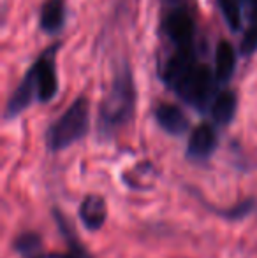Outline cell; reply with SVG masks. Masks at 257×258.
Here are the masks:
<instances>
[{
  "label": "cell",
  "mask_w": 257,
  "mask_h": 258,
  "mask_svg": "<svg viewBox=\"0 0 257 258\" xmlns=\"http://www.w3.org/2000/svg\"><path fill=\"white\" fill-rule=\"evenodd\" d=\"M187 190H189V194L192 195L195 201L204 207L206 211L213 213L215 216H219L220 220H224V221H241V220L248 218L250 214H254L257 211V197H245V199L238 201L236 204H233V206L217 207L215 204H210V202L202 197V194L197 190V188L187 186Z\"/></svg>",
  "instance_id": "cell-8"
},
{
  "label": "cell",
  "mask_w": 257,
  "mask_h": 258,
  "mask_svg": "<svg viewBox=\"0 0 257 258\" xmlns=\"http://www.w3.org/2000/svg\"><path fill=\"white\" fill-rule=\"evenodd\" d=\"M217 146H219V136H217L215 126L210 123H201L190 132L185 156L190 162L204 163L213 156Z\"/></svg>",
  "instance_id": "cell-7"
},
{
  "label": "cell",
  "mask_w": 257,
  "mask_h": 258,
  "mask_svg": "<svg viewBox=\"0 0 257 258\" xmlns=\"http://www.w3.org/2000/svg\"><path fill=\"white\" fill-rule=\"evenodd\" d=\"M155 121L166 134L173 137H180L187 134L190 126L189 118L183 114L182 109L173 104H159L155 109Z\"/></svg>",
  "instance_id": "cell-10"
},
{
  "label": "cell",
  "mask_w": 257,
  "mask_h": 258,
  "mask_svg": "<svg viewBox=\"0 0 257 258\" xmlns=\"http://www.w3.org/2000/svg\"><path fill=\"white\" fill-rule=\"evenodd\" d=\"M78 218L85 230L99 232L108 220V202L99 194H86L78 207Z\"/></svg>",
  "instance_id": "cell-9"
},
{
  "label": "cell",
  "mask_w": 257,
  "mask_h": 258,
  "mask_svg": "<svg viewBox=\"0 0 257 258\" xmlns=\"http://www.w3.org/2000/svg\"><path fill=\"white\" fill-rule=\"evenodd\" d=\"M90 128V104L85 97H79L65 109L59 119L46 130V146L52 153L67 150L69 146L81 141Z\"/></svg>",
  "instance_id": "cell-2"
},
{
  "label": "cell",
  "mask_w": 257,
  "mask_h": 258,
  "mask_svg": "<svg viewBox=\"0 0 257 258\" xmlns=\"http://www.w3.org/2000/svg\"><path fill=\"white\" fill-rule=\"evenodd\" d=\"M215 74H212L206 65L195 61L171 88L183 102L204 111L206 107L210 109L215 99Z\"/></svg>",
  "instance_id": "cell-3"
},
{
  "label": "cell",
  "mask_w": 257,
  "mask_h": 258,
  "mask_svg": "<svg viewBox=\"0 0 257 258\" xmlns=\"http://www.w3.org/2000/svg\"><path fill=\"white\" fill-rule=\"evenodd\" d=\"M13 251L21 258L37 255L42 251V237L37 232H21L13 241Z\"/></svg>",
  "instance_id": "cell-15"
},
{
  "label": "cell",
  "mask_w": 257,
  "mask_h": 258,
  "mask_svg": "<svg viewBox=\"0 0 257 258\" xmlns=\"http://www.w3.org/2000/svg\"><path fill=\"white\" fill-rule=\"evenodd\" d=\"M257 48V14L248 20V27L243 32V39H241V53L247 54L254 53Z\"/></svg>",
  "instance_id": "cell-16"
},
{
  "label": "cell",
  "mask_w": 257,
  "mask_h": 258,
  "mask_svg": "<svg viewBox=\"0 0 257 258\" xmlns=\"http://www.w3.org/2000/svg\"><path fill=\"white\" fill-rule=\"evenodd\" d=\"M219 2L224 20L233 30H238L243 25L245 11H250L248 20L257 14V0H219Z\"/></svg>",
  "instance_id": "cell-12"
},
{
  "label": "cell",
  "mask_w": 257,
  "mask_h": 258,
  "mask_svg": "<svg viewBox=\"0 0 257 258\" xmlns=\"http://www.w3.org/2000/svg\"><path fill=\"white\" fill-rule=\"evenodd\" d=\"M234 67H236V51L227 41H220L215 49V72H213L217 81H229Z\"/></svg>",
  "instance_id": "cell-13"
},
{
  "label": "cell",
  "mask_w": 257,
  "mask_h": 258,
  "mask_svg": "<svg viewBox=\"0 0 257 258\" xmlns=\"http://www.w3.org/2000/svg\"><path fill=\"white\" fill-rule=\"evenodd\" d=\"M162 32L176 49L192 48L195 35V21L192 14L183 7L173 9L162 21Z\"/></svg>",
  "instance_id": "cell-5"
},
{
  "label": "cell",
  "mask_w": 257,
  "mask_h": 258,
  "mask_svg": "<svg viewBox=\"0 0 257 258\" xmlns=\"http://www.w3.org/2000/svg\"><path fill=\"white\" fill-rule=\"evenodd\" d=\"M55 51L57 48H49L44 54L39 56V60L27 72L35 83L39 102H49L59 92V79H57L55 71Z\"/></svg>",
  "instance_id": "cell-4"
},
{
  "label": "cell",
  "mask_w": 257,
  "mask_h": 258,
  "mask_svg": "<svg viewBox=\"0 0 257 258\" xmlns=\"http://www.w3.org/2000/svg\"><path fill=\"white\" fill-rule=\"evenodd\" d=\"M65 4L64 0H46L41 9V28L48 34H55L64 27Z\"/></svg>",
  "instance_id": "cell-14"
},
{
  "label": "cell",
  "mask_w": 257,
  "mask_h": 258,
  "mask_svg": "<svg viewBox=\"0 0 257 258\" xmlns=\"http://www.w3.org/2000/svg\"><path fill=\"white\" fill-rule=\"evenodd\" d=\"M134 109H136V85L129 65L125 63L117 72L110 93L100 104L99 119H97L99 136L102 139L113 137L132 119Z\"/></svg>",
  "instance_id": "cell-1"
},
{
  "label": "cell",
  "mask_w": 257,
  "mask_h": 258,
  "mask_svg": "<svg viewBox=\"0 0 257 258\" xmlns=\"http://www.w3.org/2000/svg\"><path fill=\"white\" fill-rule=\"evenodd\" d=\"M53 220H55V225L59 228V232L62 234L65 244H67V251L60 253V251H49V253H37V255H32L27 258H93L90 255V251L86 249V246L79 241L78 234H76L74 227L71 225V221L67 220V216L59 209V207H53L52 209Z\"/></svg>",
  "instance_id": "cell-6"
},
{
  "label": "cell",
  "mask_w": 257,
  "mask_h": 258,
  "mask_svg": "<svg viewBox=\"0 0 257 258\" xmlns=\"http://www.w3.org/2000/svg\"><path fill=\"white\" fill-rule=\"evenodd\" d=\"M169 2H175V0H169Z\"/></svg>",
  "instance_id": "cell-17"
},
{
  "label": "cell",
  "mask_w": 257,
  "mask_h": 258,
  "mask_svg": "<svg viewBox=\"0 0 257 258\" xmlns=\"http://www.w3.org/2000/svg\"><path fill=\"white\" fill-rule=\"evenodd\" d=\"M238 109V97L231 90H224V92L217 93L213 99L212 105H210V114L215 125L219 126H227L233 121L234 114Z\"/></svg>",
  "instance_id": "cell-11"
}]
</instances>
